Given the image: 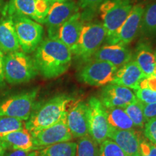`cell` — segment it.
Masks as SVG:
<instances>
[{
	"label": "cell",
	"instance_id": "6da1fadb",
	"mask_svg": "<svg viewBox=\"0 0 156 156\" xmlns=\"http://www.w3.org/2000/svg\"><path fill=\"white\" fill-rule=\"evenodd\" d=\"M33 58L38 73L46 79H53L67 71L71 65L73 53L63 43L47 38L35 50Z\"/></svg>",
	"mask_w": 156,
	"mask_h": 156
},
{
	"label": "cell",
	"instance_id": "7a4b0ae2",
	"mask_svg": "<svg viewBox=\"0 0 156 156\" xmlns=\"http://www.w3.org/2000/svg\"><path fill=\"white\" fill-rule=\"evenodd\" d=\"M74 99L67 94L56 95L41 104H36L30 117L25 124L30 133L44 129L57 123L64 114Z\"/></svg>",
	"mask_w": 156,
	"mask_h": 156
},
{
	"label": "cell",
	"instance_id": "3957f363",
	"mask_svg": "<svg viewBox=\"0 0 156 156\" xmlns=\"http://www.w3.org/2000/svg\"><path fill=\"white\" fill-rule=\"evenodd\" d=\"M5 79L11 85L25 83L38 75L34 58L24 52L7 54L4 60Z\"/></svg>",
	"mask_w": 156,
	"mask_h": 156
},
{
	"label": "cell",
	"instance_id": "277c9868",
	"mask_svg": "<svg viewBox=\"0 0 156 156\" xmlns=\"http://www.w3.org/2000/svg\"><path fill=\"white\" fill-rule=\"evenodd\" d=\"M106 38V31L102 23H84L73 54L82 61H89L100 48Z\"/></svg>",
	"mask_w": 156,
	"mask_h": 156
},
{
	"label": "cell",
	"instance_id": "5b68a950",
	"mask_svg": "<svg viewBox=\"0 0 156 156\" xmlns=\"http://www.w3.org/2000/svg\"><path fill=\"white\" fill-rule=\"evenodd\" d=\"M38 88H34L0 100V116H9L27 121L36 106Z\"/></svg>",
	"mask_w": 156,
	"mask_h": 156
},
{
	"label": "cell",
	"instance_id": "8992f818",
	"mask_svg": "<svg viewBox=\"0 0 156 156\" xmlns=\"http://www.w3.org/2000/svg\"><path fill=\"white\" fill-rule=\"evenodd\" d=\"M14 24L20 48L25 54L35 51L42 41L44 28L34 20L20 15H8Z\"/></svg>",
	"mask_w": 156,
	"mask_h": 156
},
{
	"label": "cell",
	"instance_id": "52a82bcc",
	"mask_svg": "<svg viewBox=\"0 0 156 156\" xmlns=\"http://www.w3.org/2000/svg\"><path fill=\"white\" fill-rule=\"evenodd\" d=\"M132 0H103L99 13L106 31V38L118 30L133 8Z\"/></svg>",
	"mask_w": 156,
	"mask_h": 156
},
{
	"label": "cell",
	"instance_id": "ba28073f",
	"mask_svg": "<svg viewBox=\"0 0 156 156\" xmlns=\"http://www.w3.org/2000/svg\"><path fill=\"white\" fill-rule=\"evenodd\" d=\"M117 69L116 66L108 62L93 60L80 70L77 78L82 83L91 86H105L112 83Z\"/></svg>",
	"mask_w": 156,
	"mask_h": 156
},
{
	"label": "cell",
	"instance_id": "9c48e42d",
	"mask_svg": "<svg viewBox=\"0 0 156 156\" xmlns=\"http://www.w3.org/2000/svg\"><path fill=\"white\" fill-rule=\"evenodd\" d=\"M30 134L35 150L69 142L73 138L67 126V114H64L56 124Z\"/></svg>",
	"mask_w": 156,
	"mask_h": 156
},
{
	"label": "cell",
	"instance_id": "30bf717a",
	"mask_svg": "<svg viewBox=\"0 0 156 156\" xmlns=\"http://www.w3.org/2000/svg\"><path fill=\"white\" fill-rule=\"evenodd\" d=\"M89 122V135L100 144L108 139L109 125L106 107L100 99L91 97L87 102Z\"/></svg>",
	"mask_w": 156,
	"mask_h": 156
},
{
	"label": "cell",
	"instance_id": "8fae6325",
	"mask_svg": "<svg viewBox=\"0 0 156 156\" xmlns=\"http://www.w3.org/2000/svg\"><path fill=\"white\" fill-rule=\"evenodd\" d=\"M145 7L140 4L134 5L122 25L112 36L107 37L108 44H119L126 46L130 44L140 32L142 15Z\"/></svg>",
	"mask_w": 156,
	"mask_h": 156
},
{
	"label": "cell",
	"instance_id": "7c38bea8",
	"mask_svg": "<svg viewBox=\"0 0 156 156\" xmlns=\"http://www.w3.org/2000/svg\"><path fill=\"white\" fill-rule=\"evenodd\" d=\"M67 126L73 138H80L89 134L87 104L83 101H73L67 109Z\"/></svg>",
	"mask_w": 156,
	"mask_h": 156
},
{
	"label": "cell",
	"instance_id": "4fadbf2b",
	"mask_svg": "<svg viewBox=\"0 0 156 156\" xmlns=\"http://www.w3.org/2000/svg\"><path fill=\"white\" fill-rule=\"evenodd\" d=\"M136 100L131 89L114 83H109L103 87L100 101L106 108H124Z\"/></svg>",
	"mask_w": 156,
	"mask_h": 156
},
{
	"label": "cell",
	"instance_id": "5bb4252c",
	"mask_svg": "<svg viewBox=\"0 0 156 156\" xmlns=\"http://www.w3.org/2000/svg\"><path fill=\"white\" fill-rule=\"evenodd\" d=\"M84 24L83 17L79 12L74 14L64 23L48 38L58 40L71 50L72 53L76 47Z\"/></svg>",
	"mask_w": 156,
	"mask_h": 156
},
{
	"label": "cell",
	"instance_id": "9a60e30c",
	"mask_svg": "<svg viewBox=\"0 0 156 156\" xmlns=\"http://www.w3.org/2000/svg\"><path fill=\"white\" fill-rule=\"evenodd\" d=\"M77 12L78 6L75 2H55L48 11L44 23L47 27L48 36L53 34L64 23Z\"/></svg>",
	"mask_w": 156,
	"mask_h": 156
},
{
	"label": "cell",
	"instance_id": "2e32d148",
	"mask_svg": "<svg viewBox=\"0 0 156 156\" xmlns=\"http://www.w3.org/2000/svg\"><path fill=\"white\" fill-rule=\"evenodd\" d=\"M132 53L126 46L108 44L101 46L93 56V60L108 62L117 68L132 60Z\"/></svg>",
	"mask_w": 156,
	"mask_h": 156
},
{
	"label": "cell",
	"instance_id": "e0dca14e",
	"mask_svg": "<svg viewBox=\"0 0 156 156\" xmlns=\"http://www.w3.org/2000/svg\"><path fill=\"white\" fill-rule=\"evenodd\" d=\"M145 77L136 62L130 60L116 70L112 83L136 90L139 89L140 81Z\"/></svg>",
	"mask_w": 156,
	"mask_h": 156
},
{
	"label": "cell",
	"instance_id": "ac0fdd59",
	"mask_svg": "<svg viewBox=\"0 0 156 156\" xmlns=\"http://www.w3.org/2000/svg\"><path fill=\"white\" fill-rule=\"evenodd\" d=\"M108 138L119 146L127 156H140V140L134 129L120 130L109 126Z\"/></svg>",
	"mask_w": 156,
	"mask_h": 156
},
{
	"label": "cell",
	"instance_id": "d6986e66",
	"mask_svg": "<svg viewBox=\"0 0 156 156\" xmlns=\"http://www.w3.org/2000/svg\"><path fill=\"white\" fill-rule=\"evenodd\" d=\"M18 39L11 17L5 15L0 20V50L3 54L19 51Z\"/></svg>",
	"mask_w": 156,
	"mask_h": 156
},
{
	"label": "cell",
	"instance_id": "ffe728a7",
	"mask_svg": "<svg viewBox=\"0 0 156 156\" xmlns=\"http://www.w3.org/2000/svg\"><path fill=\"white\" fill-rule=\"evenodd\" d=\"M145 77L153 75L155 73L156 58L155 52L146 42H140L135 51V59Z\"/></svg>",
	"mask_w": 156,
	"mask_h": 156
},
{
	"label": "cell",
	"instance_id": "44dd1931",
	"mask_svg": "<svg viewBox=\"0 0 156 156\" xmlns=\"http://www.w3.org/2000/svg\"><path fill=\"white\" fill-rule=\"evenodd\" d=\"M0 142H2L6 148L11 150H22L25 151H34L32 136L26 129L11 132L0 137Z\"/></svg>",
	"mask_w": 156,
	"mask_h": 156
},
{
	"label": "cell",
	"instance_id": "7402d4cb",
	"mask_svg": "<svg viewBox=\"0 0 156 156\" xmlns=\"http://www.w3.org/2000/svg\"><path fill=\"white\" fill-rule=\"evenodd\" d=\"M4 11L7 15H20L38 23L36 10V0H10Z\"/></svg>",
	"mask_w": 156,
	"mask_h": 156
},
{
	"label": "cell",
	"instance_id": "603a6c76",
	"mask_svg": "<svg viewBox=\"0 0 156 156\" xmlns=\"http://www.w3.org/2000/svg\"><path fill=\"white\" fill-rule=\"evenodd\" d=\"M76 147V142H62L41 149L34 150L29 153V156H75Z\"/></svg>",
	"mask_w": 156,
	"mask_h": 156
},
{
	"label": "cell",
	"instance_id": "cb8c5ba5",
	"mask_svg": "<svg viewBox=\"0 0 156 156\" xmlns=\"http://www.w3.org/2000/svg\"><path fill=\"white\" fill-rule=\"evenodd\" d=\"M106 113L108 125L111 127L120 130L134 129V123L123 108H106Z\"/></svg>",
	"mask_w": 156,
	"mask_h": 156
},
{
	"label": "cell",
	"instance_id": "d4e9b609",
	"mask_svg": "<svg viewBox=\"0 0 156 156\" xmlns=\"http://www.w3.org/2000/svg\"><path fill=\"white\" fill-rule=\"evenodd\" d=\"M140 32L145 36H156V1L145 8Z\"/></svg>",
	"mask_w": 156,
	"mask_h": 156
},
{
	"label": "cell",
	"instance_id": "484cf974",
	"mask_svg": "<svg viewBox=\"0 0 156 156\" xmlns=\"http://www.w3.org/2000/svg\"><path fill=\"white\" fill-rule=\"evenodd\" d=\"M75 156H99V144L90 135L79 138Z\"/></svg>",
	"mask_w": 156,
	"mask_h": 156
},
{
	"label": "cell",
	"instance_id": "4316f807",
	"mask_svg": "<svg viewBox=\"0 0 156 156\" xmlns=\"http://www.w3.org/2000/svg\"><path fill=\"white\" fill-rule=\"evenodd\" d=\"M123 108L131 119L136 127L140 129L144 127L147 119L144 116L142 102L136 99L134 102L129 103Z\"/></svg>",
	"mask_w": 156,
	"mask_h": 156
},
{
	"label": "cell",
	"instance_id": "83f0119b",
	"mask_svg": "<svg viewBox=\"0 0 156 156\" xmlns=\"http://www.w3.org/2000/svg\"><path fill=\"white\" fill-rule=\"evenodd\" d=\"M24 129L23 121L9 116H0V137Z\"/></svg>",
	"mask_w": 156,
	"mask_h": 156
},
{
	"label": "cell",
	"instance_id": "f1b7e54d",
	"mask_svg": "<svg viewBox=\"0 0 156 156\" xmlns=\"http://www.w3.org/2000/svg\"><path fill=\"white\" fill-rule=\"evenodd\" d=\"M99 156H127L121 147L111 140H106L99 145Z\"/></svg>",
	"mask_w": 156,
	"mask_h": 156
},
{
	"label": "cell",
	"instance_id": "f546056e",
	"mask_svg": "<svg viewBox=\"0 0 156 156\" xmlns=\"http://www.w3.org/2000/svg\"><path fill=\"white\" fill-rule=\"evenodd\" d=\"M56 0H36V10L38 23H44L48 11Z\"/></svg>",
	"mask_w": 156,
	"mask_h": 156
},
{
	"label": "cell",
	"instance_id": "4dcf8cb0",
	"mask_svg": "<svg viewBox=\"0 0 156 156\" xmlns=\"http://www.w3.org/2000/svg\"><path fill=\"white\" fill-rule=\"evenodd\" d=\"M136 98L140 102L150 104L156 102V91L148 88L138 89L136 90Z\"/></svg>",
	"mask_w": 156,
	"mask_h": 156
},
{
	"label": "cell",
	"instance_id": "1f68e13d",
	"mask_svg": "<svg viewBox=\"0 0 156 156\" xmlns=\"http://www.w3.org/2000/svg\"><path fill=\"white\" fill-rule=\"evenodd\" d=\"M143 128L146 139L156 145V117L147 120Z\"/></svg>",
	"mask_w": 156,
	"mask_h": 156
},
{
	"label": "cell",
	"instance_id": "d6a6232c",
	"mask_svg": "<svg viewBox=\"0 0 156 156\" xmlns=\"http://www.w3.org/2000/svg\"><path fill=\"white\" fill-rule=\"evenodd\" d=\"M140 156H156V145L148 140H140Z\"/></svg>",
	"mask_w": 156,
	"mask_h": 156
},
{
	"label": "cell",
	"instance_id": "836d02e7",
	"mask_svg": "<svg viewBox=\"0 0 156 156\" xmlns=\"http://www.w3.org/2000/svg\"><path fill=\"white\" fill-rule=\"evenodd\" d=\"M142 108H143V114L147 120L152 118L156 117V102L145 104L142 103Z\"/></svg>",
	"mask_w": 156,
	"mask_h": 156
},
{
	"label": "cell",
	"instance_id": "e575fe53",
	"mask_svg": "<svg viewBox=\"0 0 156 156\" xmlns=\"http://www.w3.org/2000/svg\"><path fill=\"white\" fill-rule=\"evenodd\" d=\"M103 2V0H79V5L82 9H93Z\"/></svg>",
	"mask_w": 156,
	"mask_h": 156
},
{
	"label": "cell",
	"instance_id": "d590c367",
	"mask_svg": "<svg viewBox=\"0 0 156 156\" xmlns=\"http://www.w3.org/2000/svg\"><path fill=\"white\" fill-rule=\"evenodd\" d=\"M4 60H5V55L3 52L0 50V88L2 87L5 84V73H4Z\"/></svg>",
	"mask_w": 156,
	"mask_h": 156
},
{
	"label": "cell",
	"instance_id": "8d00e7d4",
	"mask_svg": "<svg viewBox=\"0 0 156 156\" xmlns=\"http://www.w3.org/2000/svg\"><path fill=\"white\" fill-rule=\"evenodd\" d=\"M30 152L22 151V150H11L10 151L5 153V156H29Z\"/></svg>",
	"mask_w": 156,
	"mask_h": 156
},
{
	"label": "cell",
	"instance_id": "74e56055",
	"mask_svg": "<svg viewBox=\"0 0 156 156\" xmlns=\"http://www.w3.org/2000/svg\"><path fill=\"white\" fill-rule=\"evenodd\" d=\"M6 150H7V148L5 146L3 145L2 142H0V156H5Z\"/></svg>",
	"mask_w": 156,
	"mask_h": 156
},
{
	"label": "cell",
	"instance_id": "f35d334b",
	"mask_svg": "<svg viewBox=\"0 0 156 156\" xmlns=\"http://www.w3.org/2000/svg\"><path fill=\"white\" fill-rule=\"evenodd\" d=\"M58 2H71L73 1V0H56Z\"/></svg>",
	"mask_w": 156,
	"mask_h": 156
},
{
	"label": "cell",
	"instance_id": "ab89813d",
	"mask_svg": "<svg viewBox=\"0 0 156 156\" xmlns=\"http://www.w3.org/2000/svg\"><path fill=\"white\" fill-rule=\"evenodd\" d=\"M2 5H3V0H0V11L2 10Z\"/></svg>",
	"mask_w": 156,
	"mask_h": 156
},
{
	"label": "cell",
	"instance_id": "60d3db41",
	"mask_svg": "<svg viewBox=\"0 0 156 156\" xmlns=\"http://www.w3.org/2000/svg\"><path fill=\"white\" fill-rule=\"evenodd\" d=\"M154 52H155V58H156V48H155V51H154Z\"/></svg>",
	"mask_w": 156,
	"mask_h": 156
},
{
	"label": "cell",
	"instance_id": "b9f144b4",
	"mask_svg": "<svg viewBox=\"0 0 156 156\" xmlns=\"http://www.w3.org/2000/svg\"><path fill=\"white\" fill-rule=\"evenodd\" d=\"M155 75V77H156V74H155V75Z\"/></svg>",
	"mask_w": 156,
	"mask_h": 156
}]
</instances>
